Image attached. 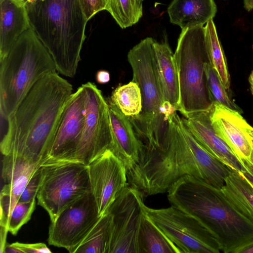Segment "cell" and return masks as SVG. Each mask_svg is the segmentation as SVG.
<instances>
[{"mask_svg":"<svg viewBox=\"0 0 253 253\" xmlns=\"http://www.w3.org/2000/svg\"><path fill=\"white\" fill-rule=\"evenodd\" d=\"M231 169L195 139L176 112L168 117L159 147L143 145L136 164L127 171L128 184L147 197L166 192L180 178L190 175L220 189Z\"/></svg>","mask_w":253,"mask_h":253,"instance_id":"1","label":"cell"},{"mask_svg":"<svg viewBox=\"0 0 253 253\" xmlns=\"http://www.w3.org/2000/svg\"><path fill=\"white\" fill-rule=\"evenodd\" d=\"M73 93L72 84L57 73L39 80L12 115L3 120L0 150L42 164L48 158L63 110Z\"/></svg>","mask_w":253,"mask_h":253,"instance_id":"2","label":"cell"},{"mask_svg":"<svg viewBox=\"0 0 253 253\" xmlns=\"http://www.w3.org/2000/svg\"><path fill=\"white\" fill-rule=\"evenodd\" d=\"M167 192L171 206L194 216L212 233L221 252L238 253L253 243V223L234 208L220 189L185 175Z\"/></svg>","mask_w":253,"mask_h":253,"instance_id":"3","label":"cell"},{"mask_svg":"<svg viewBox=\"0 0 253 253\" xmlns=\"http://www.w3.org/2000/svg\"><path fill=\"white\" fill-rule=\"evenodd\" d=\"M26 6L31 27L51 56L57 72L74 77L88 21L81 0H35Z\"/></svg>","mask_w":253,"mask_h":253,"instance_id":"4","label":"cell"},{"mask_svg":"<svg viewBox=\"0 0 253 253\" xmlns=\"http://www.w3.org/2000/svg\"><path fill=\"white\" fill-rule=\"evenodd\" d=\"M0 111L7 120L41 79L57 72L54 62L31 27L0 60Z\"/></svg>","mask_w":253,"mask_h":253,"instance_id":"5","label":"cell"},{"mask_svg":"<svg viewBox=\"0 0 253 253\" xmlns=\"http://www.w3.org/2000/svg\"><path fill=\"white\" fill-rule=\"evenodd\" d=\"M155 41L146 38L127 53L132 81L139 86L142 106L138 115L129 118L144 146L149 149L159 147L167 129L169 115L176 112L164 98L157 72Z\"/></svg>","mask_w":253,"mask_h":253,"instance_id":"6","label":"cell"},{"mask_svg":"<svg viewBox=\"0 0 253 253\" xmlns=\"http://www.w3.org/2000/svg\"><path fill=\"white\" fill-rule=\"evenodd\" d=\"M173 55L179 81L178 111L183 117L188 118L196 113L210 110L213 102L208 90L205 72V64L209 60L204 26L182 29Z\"/></svg>","mask_w":253,"mask_h":253,"instance_id":"7","label":"cell"},{"mask_svg":"<svg viewBox=\"0 0 253 253\" xmlns=\"http://www.w3.org/2000/svg\"><path fill=\"white\" fill-rule=\"evenodd\" d=\"M38 204L51 222L67 207L90 193L88 166L74 161H46L41 166Z\"/></svg>","mask_w":253,"mask_h":253,"instance_id":"8","label":"cell"},{"mask_svg":"<svg viewBox=\"0 0 253 253\" xmlns=\"http://www.w3.org/2000/svg\"><path fill=\"white\" fill-rule=\"evenodd\" d=\"M142 209L147 216L178 248L180 253H218L219 245L212 233L197 218L170 206Z\"/></svg>","mask_w":253,"mask_h":253,"instance_id":"9","label":"cell"},{"mask_svg":"<svg viewBox=\"0 0 253 253\" xmlns=\"http://www.w3.org/2000/svg\"><path fill=\"white\" fill-rule=\"evenodd\" d=\"M84 100V123L82 137L74 155L69 161L88 166L112 143V132L108 101L93 83L81 85Z\"/></svg>","mask_w":253,"mask_h":253,"instance_id":"10","label":"cell"},{"mask_svg":"<svg viewBox=\"0 0 253 253\" xmlns=\"http://www.w3.org/2000/svg\"><path fill=\"white\" fill-rule=\"evenodd\" d=\"M143 204L140 192L128 184L118 195L108 212L112 223L107 253H138Z\"/></svg>","mask_w":253,"mask_h":253,"instance_id":"11","label":"cell"},{"mask_svg":"<svg viewBox=\"0 0 253 253\" xmlns=\"http://www.w3.org/2000/svg\"><path fill=\"white\" fill-rule=\"evenodd\" d=\"M100 217L90 192L65 209L51 222L48 244L75 253Z\"/></svg>","mask_w":253,"mask_h":253,"instance_id":"12","label":"cell"},{"mask_svg":"<svg viewBox=\"0 0 253 253\" xmlns=\"http://www.w3.org/2000/svg\"><path fill=\"white\" fill-rule=\"evenodd\" d=\"M90 191L101 217L108 213L118 195L128 185L123 162L107 150L88 165Z\"/></svg>","mask_w":253,"mask_h":253,"instance_id":"13","label":"cell"},{"mask_svg":"<svg viewBox=\"0 0 253 253\" xmlns=\"http://www.w3.org/2000/svg\"><path fill=\"white\" fill-rule=\"evenodd\" d=\"M84 117V100L81 86L71 95L63 110L46 161H69L71 159L80 143Z\"/></svg>","mask_w":253,"mask_h":253,"instance_id":"14","label":"cell"},{"mask_svg":"<svg viewBox=\"0 0 253 253\" xmlns=\"http://www.w3.org/2000/svg\"><path fill=\"white\" fill-rule=\"evenodd\" d=\"M210 118L216 132L241 163L251 161L253 156V127L241 113L221 104L213 103Z\"/></svg>","mask_w":253,"mask_h":253,"instance_id":"15","label":"cell"},{"mask_svg":"<svg viewBox=\"0 0 253 253\" xmlns=\"http://www.w3.org/2000/svg\"><path fill=\"white\" fill-rule=\"evenodd\" d=\"M42 165L16 156H3L1 178L3 185L0 194V227L7 230L8 219L13 208L26 185Z\"/></svg>","mask_w":253,"mask_h":253,"instance_id":"16","label":"cell"},{"mask_svg":"<svg viewBox=\"0 0 253 253\" xmlns=\"http://www.w3.org/2000/svg\"><path fill=\"white\" fill-rule=\"evenodd\" d=\"M210 110L196 113L188 118L183 117L182 122L198 142L211 154L231 170L239 172L245 171L241 162L214 129Z\"/></svg>","mask_w":253,"mask_h":253,"instance_id":"17","label":"cell"},{"mask_svg":"<svg viewBox=\"0 0 253 253\" xmlns=\"http://www.w3.org/2000/svg\"><path fill=\"white\" fill-rule=\"evenodd\" d=\"M108 102L113 138L110 150L123 162L127 171L137 162L143 143L130 118L110 99Z\"/></svg>","mask_w":253,"mask_h":253,"instance_id":"18","label":"cell"},{"mask_svg":"<svg viewBox=\"0 0 253 253\" xmlns=\"http://www.w3.org/2000/svg\"><path fill=\"white\" fill-rule=\"evenodd\" d=\"M30 27L23 0H0V60L6 56L20 35Z\"/></svg>","mask_w":253,"mask_h":253,"instance_id":"19","label":"cell"},{"mask_svg":"<svg viewBox=\"0 0 253 253\" xmlns=\"http://www.w3.org/2000/svg\"><path fill=\"white\" fill-rule=\"evenodd\" d=\"M157 72L165 102L175 111L180 106L178 73L174 55L167 42L154 43Z\"/></svg>","mask_w":253,"mask_h":253,"instance_id":"20","label":"cell"},{"mask_svg":"<svg viewBox=\"0 0 253 253\" xmlns=\"http://www.w3.org/2000/svg\"><path fill=\"white\" fill-rule=\"evenodd\" d=\"M214 0H172L168 8L170 22L181 29L203 25L215 16Z\"/></svg>","mask_w":253,"mask_h":253,"instance_id":"21","label":"cell"},{"mask_svg":"<svg viewBox=\"0 0 253 253\" xmlns=\"http://www.w3.org/2000/svg\"><path fill=\"white\" fill-rule=\"evenodd\" d=\"M221 190L234 208L253 223V187L248 180L231 170Z\"/></svg>","mask_w":253,"mask_h":253,"instance_id":"22","label":"cell"},{"mask_svg":"<svg viewBox=\"0 0 253 253\" xmlns=\"http://www.w3.org/2000/svg\"><path fill=\"white\" fill-rule=\"evenodd\" d=\"M138 246V253H180L178 248L144 211L139 230Z\"/></svg>","mask_w":253,"mask_h":253,"instance_id":"23","label":"cell"},{"mask_svg":"<svg viewBox=\"0 0 253 253\" xmlns=\"http://www.w3.org/2000/svg\"><path fill=\"white\" fill-rule=\"evenodd\" d=\"M204 28L205 44L210 63L226 89L229 90L230 87V76L225 56L213 19L209 21Z\"/></svg>","mask_w":253,"mask_h":253,"instance_id":"24","label":"cell"},{"mask_svg":"<svg viewBox=\"0 0 253 253\" xmlns=\"http://www.w3.org/2000/svg\"><path fill=\"white\" fill-rule=\"evenodd\" d=\"M112 223L110 213L101 216L75 253H107Z\"/></svg>","mask_w":253,"mask_h":253,"instance_id":"25","label":"cell"},{"mask_svg":"<svg viewBox=\"0 0 253 253\" xmlns=\"http://www.w3.org/2000/svg\"><path fill=\"white\" fill-rule=\"evenodd\" d=\"M111 101L126 116L132 118L142 110V98L138 84L132 81L117 87L113 92Z\"/></svg>","mask_w":253,"mask_h":253,"instance_id":"26","label":"cell"},{"mask_svg":"<svg viewBox=\"0 0 253 253\" xmlns=\"http://www.w3.org/2000/svg\"><path fill=\"white\" fill-rule=\"evenodd\" d=\"M144 0H108V11L122 29L137 23L143 15Z\"/></svg>","mask_w":253,"mask_h":253,"instance_id":"27","label":"cell"},{"mask_svg":"<svg viewBox=\"0 0 253 253\" xmlns=\"http://www.w3.org/2000/svg\"><path fill=\"white\" fill-rule=\"evenodd\" d=\"M205 72L208 90L213 103L221 104L241 113V110L229 97L227 90L209 62L205 64Z\"/></svg>","mask_w":253,"mask_h":253,"instance_id":"28","label":"cell"},{"mask_svg":"<svg viewBox=\"0 0 253 253\" xmlns=\"http://www.w3.org/2000/svg\"><path fill=\"white\" fill-rule=\"evenodd\" d=\"M36 208V199L26 202H18L13 208L8 219L7 230L16 235L21 227L31 218Z\"/></svg>","mask_w":253,"mask_h":253,"instance_id":"29","label":"cell"},{"mask_svg":"<svg viewBox=\"0 0 253 253\" xmlns=\"http://www.w3.org/2000/svg\"><path fill=\"white\" fill-rule=\"evenodd\" d=\"M40 168L34 173L26 185L18 202H29L37 197L41 181Z\"/></svg>","mask_w":253,"mask_h":253,"instance_id":"30","label":"cell"},{"mask_svg":"<svg viewBox=\"0 0 253 253\" xmlns=\"http://www.w3.org/2000/svg\"><path fill=\"white\" fill-rule=\"evenodd\" d=\"M81 2L88 21L98 12L108 9V0H81Z\"/></svg>","mask_w":253,"mask_h":253,"instance_id":"31","label":"cell"},{"mask_svg":"<svg viewBox=\"0 0 253 253\" xmlns=\"http://www.w3.org/2000/svg\"><path fill=\"white\" fill-rule=\"evenodd\" d=\"M20 253H50L51 251L43 243L25 244L15 242L12 244Z\"/></svg>","mask_w":253,"mask_h":253,"instance_id":"32","label":"cell"},{"mask_svg":"<svg viewBox=\"0 0 253 253\" xmlns=\"http://www.w3.org/2000/svg\"><path fill=\"white\" fill-rule=\"evenodd\" d=\"M96 78L98 83L105 84L110 81V74L106 71L101 70L97 73Z\"/></svg>","mask_w":253,"mask_h":253,"instance_id":"33","label":"cell"},{"mask_svg":"<svg viewBox=\"0 0 253 253\" xmlns=\"http://www.w3.org/2000/svg\"><path fill=\"white\" fill-rule=\"evenodd\" d=\"M8 232V231L6 229L0 227V253H3L4 248L6 244V239Z\"/></svg>","mask_w":253,"mask_h":253,"instance_id":"34","label":"cell"},{"mask_svg":"<svg viewBox=\"0 0 253 253\" xmlns=\"http://www.w3.org/2000/svg\"><path fill=\"white\" fill-rule=\"evenodd\" d=\"M242 164L244 166L245 170L248 171L253 176V163L243 161Z\"/></svg>","mask_w":253,"mask_h":253,"instance_id":"35","label":"cell"},{"mask_svg":"<svg viewBox=\"0 0 253 253\" xmlns=\"http://www.w3.org/2000/svg\"><path fill=\"white\" fill-rule=\"evenodd\" d=\"M244 8L248 11H251L253 9V0H243Z\"/></svg>","mask_w":253,"mask_h":253,"instance_id":"36","label":"cell"},{"mask_svg":"<svg viewBox=\"0 0 253 253\" xmlns=\"http://www.w3.org/2000/svg\"><path fill=\"white\" fill-rule=\"evenodd\" d=\"M253 187V176L246 170L240 172Z\"/></svg>","mask_w":253,"mask_h":253,"instance_id":"37","label":"cell"},{"mask_svg":"<svg viewBox=\"0 0 253 253\" xmlns=\"http://www.w3.org/2000/svg\"><path fill=\"white\" fill-rule=\"evenodd\" d=\"M238 253H253V243L242 248Z\"/></svg>","mask_w":253,"mask_h":253,"instance_id":"38","label":"cell"},{"mask_svg":"<svg viewBox=\"0 0 253 253\" xmlns=\"http://www.w3.org/2000/svg\"><path fill=\"white\" fill-rule=\"evenodd\" d=\"M249 82L250 86L251 91L253 95V70L251 72L249 78Z\"/></svg>","mask_w":253,"mask_h":253,"instance_id":"39","label":"cell"},{"mask_svg":"<svg viewBox=\"0 0 253 253\" xmlns=\"http://www.w3.org/2000/svg\"><path fill=\"white\" fill-rule=\"evenodd\" d=\"M35 0H24V1L25 2L26 5L28 4H29L31 2H32Z\"/></svg>","mask_w":253,"mask_h":253,"instance_id":"40","label":"cell"},{"mask_svg":"<svg viewBox=\"0 0 253 253\" xmlns=\"http://www.w3.org/2000/svg\"><path fill=\"white\" fill-rule=\"evenodd\" d=\"M252 140H253V137H252ZM248 162L253 163V156L252 157V158L251 160L250 161H248Z\"/></svg>","mask_w":253,"mask_h":253,"instance_id":"41","label":"cell"},{"mask_svg":"<svg viewBox=\"0 0 253 253\" xmlns=\"http://www.w3.org/2000/svg\"></svg>","mask_w":253,"mask_h":253,"instance_id":"42","label":"cell"}]
</instances>
